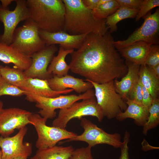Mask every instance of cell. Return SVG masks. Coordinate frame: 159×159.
Wrapping results in <instances>:
<instances>
[{"label":"cell","instance_id":"cell-18","mask_svg":"<svg viewBox=\"0 0 159 159\" xmlns=\"http://www.w3.org/2000/svg\"><path fill=\"white\" fill-rule=\"evenodd\" d=\"M0 61L5 64L12 63L14 68L24 71L31 65L32 59L11 45L0 42Z\"/></svg>","mask_w":159,"mask_h":159},{"label":"cell","instance_id":"cell-14","mask_svg":"<svg viewBox=\"0 0 159 159\" xmlns=\"http://www.w3.org/2000/svg\"><path fill=\"white\" fill-rule=\"evenodd\" d=\"M32 114L18 108L2 109L0 111V135L9 137L15 129L19 130L30 124L29 119Z\"/></svg>","mask_w":159,"mask_h":159},{"label":"cell","instance_id":"cell-41","mask_svg":"<svg viewBox=\"0 0 159 159\" xmlns=\"http://www.w3.org/2000/svg\"><path fill=\"white\" fill-rule=\"evenodd\" d=\"M28 157L25 156H19L13 159H27Z\"/></svg>","mask_w":159,"mask_h":159},{"label":"cell","instance_id":"cell-23","mask_svg":"<svg viewBox=\"0 0 159 159\" xmlns=\"http://www.w3.org/2000/svg\"><path fill=\"white\" fill-rule=\"evenodd\" d=\"M74 149L72 146L55 145L43 149H38L30 159H68Z\"/></svg>","mask_w":159,"mask_h":159},{"label":"cell","instance_id":"cell-19","mask_svg":"<svg viewBox=\"0 0 159 159\" xmlns=\"http://www.w3.org/2000/svg\"><path fill=\"white\" fill-rule=\"evenodd\" d=\"M127 67L126 74L120 81L117 79L114 80V84L117 92L120 95L124 100L128 97L130 92L139 80V71L140 65L126 61Z\"/></svg>","mask_w":159,"mask_h":159},{"label":"cell","instance_id":"cell-6","mask_svg":"<svg viewBox=\"0 0 159 159\" xmlns=\"http://www.w3.org/2000/svg\"><path fill=\"white\" fill-rule=\"evenodd\" d=\"M86 116L95 117L100 122L104 117L95 97L76 102L67 108L59 109L58 116L52 122V126L65 129L72 119L80 120Z\"/></svg>","mask_w":159,"mask_h":159},{"label":"cell","instance_id":"cell-39","mask_svg":"<svg viewBox=\"0 0 159 159\" xmlns=\"http://www.w3.org/2000/svg\"><path fill=\"white\" fill-rule=\"evenodd\" d=\"M15 1V0H0V1L1 3V6L4 8H6L8 7V6L11 4V3Z\"/></svg>","mask_w":159,"mask_h":159},{"label":"cell","instance_id":"cell-20","mask_svg":"<svg viewBox=\"0 0 159 159\" xmlns=\"http://www.w3.org/2000/svg\"><path fill=\"white\" fill-rule=\"evenodd\" d=\"M151 45L145 42L139 41L117 50L126 61L141 65L145 64Z\"/></svg>","mask_w":159,"mask_h":159},{"label":"cell","instance_id":"cell-12","mask_svg":"<svg viewBox=\"0 0 159 159\" xmlns=\"http://www.w3.org/2000/svg\"><path fill=\"white\" fill-rule=\"evenodd\" d=\"M58 50V48L55 45L46 46L31 55V64L27 69L24 71L26 77L43 80H48L52 77L53 75L48 72L47 68Z\"/></svg>","mask_w":159,"mask_h":159},{"label":"cell","instance_id":"cell-22","mask_svg":"<svg viewBox=\"0 0 159 159\" xmlns=\"http://www.w3.org/2000/svg\"><path fill=\"white\" fill-rule=\"evenodd\" d=\"M58 51L57 55L54 57L47 70L50 74L60 77L68 74L70 68L65 59L67 55L70 54L74 50L65 49L59 46Z\"/></svg>","mask_w":159,"mask_h":159},{"label":"cell","instance_id":"cell-11","mask_svg":"<svg viewBox=\"0 0 159 159\" xmlns=\"http://www.w3.org/2000/svg\"><path fill=\"white\" fill-rule=\"evenodd\" d=\"M14 9L10 10L8 7L4 8L0 5V21L3 24V33L0 35V42L10 45L16 28L21 21L29 18L26 0H15Z\"/></svg>","mask_w":159,"mask_h":159},{"label":"cell","instance_id":"cell-21","mask_svg":"<svg viewBox=\"0 0 159 159\" xmlns=\"http://www.w3.org/2000/svg\"><path fill=\"white\" fill-rule=\"evenodd\" d=\"M125 102L127 107L123 112L118 114L116 117L117 120L122 121L127 118L133 119L137 125L143 126L147 121L149 115V109L142 103L131 100L128 97L126 99Z\"/></svg>","mask_w":159,"mask_h":159},{"label":"cell","instance_id":"cell-3","mask_svg":"<svg viewBox=\"0 0 159 159\" xmlns=\"http://www.w3.org/2000/svg\"><path fill=\"white\" fill-rule=\"evenodd\" d=\"M29 19L39 30L64 31L65 10L62 0H26Z\"/></svg>","mask_w":159,"mask_h":159},{"label":"cell","instance_id":"cell-33","mask_svg":"<svg viewBox=\"0 0 159 159\" xmlns=\"http://www.w3.org/2000/svg\"><path fill=\"white\" fill-rule=\"evenodd\" d=\"M127 97L137 102L142 103V86L139 80L132 89Z\"/></svg>","mask_w":159,"mask_h":159},{"label":"cell","instance_id":"cell-9","mask_svg":"<svg viewBox=\"0 0 159 159\" xmlns=\"http://www.w3.org/2000/svg\"><path fill=\"white\" fill-rule=\"evenodd\" d=\"M80 120V125L84 130L83 132L73 138L67 139L62 143L80 141L87 143L88 146L91 148L98 144H105L115 148H120L122 142L120 134L108 133L84 117Z\"/></svg>","mask_w":159,"mask_h":159},{"label":"cell","instance_id":"cell-24","mask_svg":"<svg viewBox=\"0 0 159 159\" xmlns=\"http://www.w3.org/2000/svg\"><path fill=\"white\" fill-rule=\"evenodd\" d=\"M139 80L141 85L149 92L153 100L158 98L159 79L157 78L145 64L141 65L139 71Z\"/></svg>","mask_w":159,"mask_h":159},{"label":"cell","instance_id":"cell-32","mask_svg":"<svg viewBox=\"0 0 159 159\" xmlns=\"http://www.w3.org/2000/svg\"><path fill=\"white\" fill-rule=\"evenodd\" d=\"M91 147L87 146L74 149L68 159H94Z\"/></svg>","mask_w":159,"mask_h":159},{"label":"cell","instance_id":"cell-35","mask_svg":"<svg viewBox=\"0 0 159 159\" xmlns=\"http://www.w3.org/2000/svg\"><path fill=\"white\" fill-rule=\"evenodd\" d=\"M120 6L139 10L143 0H116Z\"/></svg>","mask_w":159,"mask_h":159},{"label":"cell","instance_id":"cell-2","mask_svg":"<svg viewBox=\"0 0 159 159\" xmlns=\"http://www.w3.org/2000/svg\"><path fill=\"white\" fill-rule=\"evenodd\" d=\"M65 7L64 31L74 35L90 33L104 34L108 29L105 19L100 20L94 16L82 0H62Z\"/></svg>","mask_w":159,"mask_h":159},{"label":"cell","instance_id":"cell-30","mask_svg":"<svg viewBox=\"0 0 159 159\" xmlns=\"http://www.w3.org/2000/svg\"><path fill=\"white\" fill-rule=\"evenodd\" d=\"M159 6V0H143L141 7L135 17L136 21L144 17L153 8Z\"/></svg>","mask_w":159,"mask_h":159},{"label":"cell","instance_id":"cell-1","mask_svg":"<svg viewBox=\"0 0 159 159\" xmlns=\"http://www.w3.org/2000/svg\"><path fill=\"white\" fill-rule=\"evenodd\" d=\"M114 41L109 32L88 34L81 46L70 54V70L98 84L122 77L127 67L115 47Z\"/></svg>","mask_w":159,"mask_h":159},{"label":"cell","instance_id":"cell-10","mask_svg":"<svg viewBox=\"0 0 159 159\" xmlns=\"http://www.w3.org/2000/svg\"><path fill=\"white\" fill-rule=\"evenodd\" d=\"M144 21L126 39L114 41L116 48L119 49L135 42L143 41L151 45L159 44V9L153 14L148 13L144 17Z\"/></svg>","mask_w":159,"mask_h":159},{"label":"cell","instance_id":"cell-40","mask_svg":"<svg viewBox=\"0 0 159 159\" xmlns=\"http://www.w3.org/2000/svg\"><path fill=\"white\" fill-rule=\"evenodd\" d=\"M110 0H99L98 2V6H99L103 4L108 1H109Z\"/></svg>","mask_w":159,"mask_h":159},{"label":"cell","instance_id":"cell-15","mask_svg":"<svg viewBox=\"0 0 159 159\" xmlns=\"http://www.w3.org/2000/svg\"><path fill=\"white\" fill-rule=\"evenodd\" d=\"M39 33L46 46L58 44L65 49L74 50L81 46L88 34L74 35L64 31L49 32L39 30Z\"/></svg>","mask_w":159,"mask_h":159},{"label":"cell","instance_id":"cell-13","mask_svg":"<svg viewBox=\"0 0 159 159\" xmlns=\"http://www.w3.org/2000/svg\"><path fill=\"white\" fill-rule=\"evenodd\" d=\"M19 130L18 133L13 137H0L2 159H13L20 156L28 157L32 153V144L23 142L27 127L26 126Z\"/></svg>","mask_w":159,"mask_h":159},{"label":"cell","instance_id":"cell-16","mask_svg":"<svg viewBox=\"0 0 159 159\" xmlns=\"http://www.w3.org/2000/svg\"><path fill=\"white\" fill-rule=\"evenodd\" d=\"M47 80L52 89L56 91L72 89L77 93L81 94L93 87L90 82H85L82 79L75 78L68 74L60 77L53 75Z\"/></svg>","mask_w":159,"mask_h":159},{"label":"cell","instance_id":"cell-28","mask_svg":"<svg viewBox=\"0 0 159 159\" xmlns=\"http://www.w3.org/2000/svg\"><path fill=\"white\" fill-rule=\"evenodd\" d=\"M120 6L116 0H110L92 11L95 17L97 19H106L114 13Z\"/></svg>","mask_w":159,"mask_h":159},{"label":"cell","instance_id":"cell-25","mask_svg":"<svg viewBox=\"0 0 159 159\" xmlns=\"http://www.w3.org/2000/svg\"><path fill=\"white\" fill-rule=\"evenodd\" d=\"M139 10L120 6L113 14L105 19V23L111 33L117 29V24L120 21L127 18H135Z\"/></svg>","mask_w":159,"mask_h":159},{"label":"cell","instance_id":"cell-5","mask_svg":"<svg viewBox=\"0 0 159 159\" xmlns=\"http://www.w3.org/2000/svg\"><path fill=\"white\" fill-rule=\"evenodd\" d=\"M25 95L28 101L36 103V107L40 109L39 112L40 115L47 119L56 117L57 113L55 110L57 109H65L78 100L95 96V92L92 89L78 95H60L52 98L42 97L29 93H26Z\"/></svg>","mask_w":159,"mask_h":159},{"label":"cell","instance_id":"cell-29","mask_svg":"<svg viewBox=\"0 0 159 159\" xmlns=\"http://www.w3.org/2000/svg\"><path fill=\"white\" fill-rule=\"evenodd\" d=\"M26 92L9 83L2 78L0 80V96L8 95L18 97L25 95Z\"/></svg>","mask_w":159,"mask_h":159},{"label":"cell","instance_id":"cell-26","mask_svg":"<svg viewBox=\"0 0 159 159\" xmlns=\"http://www.w3.org/2000/svg\"><path fill=\"white\" fill-rule=\"evenodd\" d=\"M1 78L9 84L20 88L27 78L24 71L7 66H0Z\"/></svg>","mask_w":159,"mask_h":159},{"label":"cell","instance_id":"cell-37","mask_svg":"<svg viewBox=\"0 0 159 159\" xmlns=\"http://www.w3.org/2000/svg\"><path fill=\"white\" fill-rule=\"evenodd\" d=\"M85 5L88 9L92 11L97 8L98 6L99 0H82Z\"/></svg>","mask_w":159,"mask_h":159},{"label":"cell","instance_id":"cell-17","mask_svg":"<svg viewBox=\"0 0 159 159\" xmlns=\"http://www.w3.org/2000/svg\"><path fill=\"white\" fill-rule=\"evenodd\" d=\"M19 88L26 93L51 98L57 97L62 94H67L74 90L67 89L61 91H54L50 87L47 80L30 77L27 78Z\"/></svg>","mask_w":159,"mask_h":159},{"label":"cell","instance_id":"cell-38","mask_svg":"<svg viewBox=\"0 0 159 159\" xmlns=\"http://www.w3.org/2000/svg\"><path fill=\"white\" fill-rule=\"evenodd\" d=\"M148 67L153 73L159 79V64L153 67Z\"/></svg>","mask_w":159,"mask_h":159},{"label":"cell","instance_id":"cell-43","mask_svg":"<svg viewBox=\"0 0 159 159\" xmlns=\"http://www.w3.org/2000/svg\"><path fill=\"white\" fill-rule=\"evenodd\" d=\"M2 151L1 150H0V159H2Z\"/></svg>","mask_w":159,"mask_h":159},{"label":"cell","instance_id":"cell-27","mask_svg":"<svg viewBox=\"0 0 159 159\" xmlns=\"http://www.w3.org/2000/svg\"><path fill=\"white\" fill-rule=\"evenodd\" d=\"M148 120L143 127L142 132L146 135L148 131L156 127L159 124V100L158 98L153 100L149 108Z\"/></svg>","mask_w":159,"mask_h":159},{"label":"cell","instance_id":"cell-8","mask_svg":"<svg viewBox=\"0 0 159 159\" xmlns=\"http://www.w3.org/2000/svg\"><path fill=\"white\" fill-rule=\"evenodd\" d=\"M30 124L34 126L38 135L36 146L43 149L54 146L59 141L73 138L77 133L59 127L47 125V119L38 114H32L29 117Z\"/></svg>","mask_w":159,"mask_h":159},{"label":"cell","instance_id":"cell-4","mask_svg":"<svg viewBox=\"0 0 159 159\" xmlns=\"http://www.w3.org/2000/svg\"><path fill=\"white\" fill-rule=\"evenodd\" d=\"M95 89V97L104 117L111 119L125 111L127 105L121 96L116 91L114 80L98 84L88 80Z\"/></svg>","mask_w":159,"mask_h":159},{"label":"cell","instance_id":"cell-31","mask_svg":"<svg viewBox=\"0 0 159 159\" xmlns=\"http://www.w3.org/2000/svg\"><path fill=\"white\" fill-rule=\"evenodd\" d=\"M145 65L149 67H153L159 64V45H152L148 53Z\"/></svg>","mask_w":159,"mask_h":159},{"label":"cell","instance_id":"cell-44","mask_svg":"<svg viewBox=\"0 0 159 159\" xmlns=\"http://www.w3.org/2000/svg\"><path fill=\"white\" fill-rule=\"evenodd\" d=\"M0 70H1V69H0V80H1V74H0Z\"/></svg>","mask_w":159,"mask_h":159},{"label":"cell","instance_id":"cell-34","mask_svg":"<svg viewBox=\"0 0 159 159\" xmlns=\"http://www.w3.org/2000/svg\"><path fill=\"white\" fill-rule=\"evenodd\" d=\"M130 134L129 132L126 131L124 135L122 144L120 147V154L119 159H129V148L128 145L129 141Z\"/></svg>","mask_w":159,"mask_h":159},{"label":"cell","instance_id":"cell-42","mask_svg":"<svg viewBox=\"0 0 159 159\" xmlns=\"http://www.w3.org/2000/svg\"><path fill=\"white\" fill-rule=\"evenodd\" d=\"M3 103L2 101L0 100V111L3 109Z\"/></svg>","mask_w":159,"mask_h":159},{"label":"cell","instance_id":"cell-36","mask_svg":"<svg viewBox=\"0 0 159 159\" xmlns=\"http://www.w3.org/2000/svg\"><path fill=\"white\" fill-rule=\"evenodd\" d=\"M142 104L149 109L152 103L153 99L148 90L142 85Z\"/></svg>","mask_w":159,"mask_h":159},{"label":"cell","instance_id":"cell-7","mask_svg":"<svg viewBox=\"0 0 159 159\" xmlns=\"http://www.w3.org/2000/svg\"><path fill=\"white\" fill-rule=\"evenodd\" d=\"M36 24L29 19L22 26L16 28L10 45L24 54L30 56L46 46Z\"/></svg>","mask_w":159,"mask_h":159}]
</instances>
